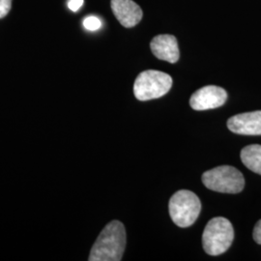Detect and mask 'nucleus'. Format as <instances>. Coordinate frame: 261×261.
<instances>
[{
  "instance_id": "10",
  "label": "nucleus",
  "mask_w": 261,
  "mask_h": 261,
  "mask_svg": "<svg viewBox=\"0 0 261 261\" xmlns=\"http://www.w3.org/2000/svg\"><path fill=\"white\" fill-rule=\"evenodd\" d=\"M240 157L247 168L261 175V145L252 144L244 147Z\"/></svg>"
},
{
  "instance_id": "14",
  "label": "nucleus",
  "mask_w": 261,
  "mask_h": 261,
  "mask_svg": "<svg viewBox=\"0 0 261 261\" xmlns=\"http://www.w3.org/2000/svg\"><path fill=\"white\" fill-rule=\"evenodd\" d=\"M84 5V0H69L68 7L73 12L79 11L80 8Z\"/></svg>"
},
{
  "instance_id": "8",
  "label": "nucleus",
  "mask_w": 261,
  "mask_h": 261,
  "mask_svg": "<svg viewBox=\"0 0 261 261\" xmlns=\"http://www.w3.org/2000/svg\"><path fill=\"white\" fill-rule=\"evenodd\" d=\"M111 6L115 18L124 28H134L142 19V10L133 0H112Z\"/></svg>"
},
{
  "instance_id": "13",
  "label": "nucleus",
  "mask_w": 261,
  "mask_h": 261,
  "mask_svg": "<svg viewBox=\"0 0 261 261\" xmlns=\"http://www.w3.org/2000/svg\"><path fill=\"white\" fill-rule=\"evenodd\" d=\"M252 235H253L254 241L261 245V220H259L255 224V226L253 228V234Z\"/></svg>"
},
{
  "instance_id": "12",
  "label": "nucleus",
  "mask_w": 261,
  "mask_h": 261,
  "mask_svg": "<svg viewBox=\"0 0 261 261\" xmlns=\"http://www.w3.org/2000/svg\"><path fill=\"white\" fill-rule=\"evenodd\" d=\"M12 7V0H0V19L5 18L9 14Z\"/></svg>"
},
{
  "instance_id": "1",
  "label": "nucleus",
  "mask_w": 261,
  "mask_h": 261,
  "mask_svg": "<svg viewBox=\"0 0 261 261\" xmlns=\"http://www.w3.org/2000/svg\"><path fill=\"white\" fill-rule=\"evenodd\" d=\"M125 247V226L119 221H112L105 226L96 242L94 243L88 260H121Z\"/></svg>"
},
{
  "instance_id": "6",
  "label": "nucleus",
  "mask_w": 261,
  "mask_h": 261,
  "mask_svg": "<svg viewBox=\"0 0 261 261\" xmlns=\"http://www.w3.org/2000/svg\"><path fill=\"white\" fill-rule=\"evenodd\" d=\"M227 100L224 88L216 85H207L192 95L190 105L195 111H207L222 107Z\"/></svg>"
},
{
  "instance_id": "7",
  "label": "nucleus",
  "mask_w": 261,
  "mask_h": 261,
  "mask_svg": "<svg viewBox=\"0 0 261 261\" xmlns=\"http://www.w3.org/2000/svg\"><path fill=\"white\" fill-rule=\"evenodd\" d=\"M227 128L237 135L261 136V111L234 115L228 119Z\"/></svg>"
},
{
  "instance_id": "5",
  "label": "nucleus",
  "mask_w": 261,
  "mask_h": 261,
  "mask_svg": "<svg viewBox=\"0 0 261 261\" xmlns=\"http://www.w3.org/2000/svg\"><path fill=\"white\" fill-rule=\"evenodd\" d=\"M172 86L170 75L156 70L141 72L134 84V93L140 101L158 99L168 93Z\"/></svg>"
},
{
  "instance_id": "2",
  "label": "nucleus",
  "mask_w": 261,
  "mask_h": 261,
  "mask_svg": "<svg viewBox=\"0 0 261 261\" xmlns=\"http://www.w3.org/2000/svg\"><path fill=\"white\" fill-rule=\"evenodd\" d=\"M234 229L224 217H216L206 224L202 234V246L209 255H220L226 252L233 242Z\"/></svg>"
},
{
  "instance_id": "4",
  "label": "nucleus",
  "mask_w": 261,
  "mask_h": 261,
  "mask_svg": "<svg viewBox=\"0 0 261 261\" xmlns=\"http://www.w3.org/2000/svg\"><path fill=\"white\" fill-rule=\"evenodd\" d=\"M201 179L207 189L218 193L239 194L245 187L242 173L230 166H221L205 171Z\"/></svg>"
},
{
  "instance_id": "9",
  "label": "nucleus",
  "mask_w": 261,
  "mask_h": 261,
  "mask_svg": "<svg viewBox=\"0 0 261 261\" xmlns=\"http://www.w3.org/2000/svg\"><path fill=\"white\" fill-rule=\"evenodd\" d=\"M153 55L160 60L169 63H176L180 57L176 38L173 35H158L153 38L150 43Z\"/></svg>"
},
{
  "instance_id": "3",
  "label": "nucleus",
  "mask_w": 261,
  "mask_h": 261,
  "mask_svg": "<svg viewBox=\"0 0 261 261\" xmlns=\"http://www.w3.org/2000/svg\"><path fill=\"white\" fill-rule=\"evenodd\" d=\"M169 215L179 227H189L195 224L201 210V202L195 193L188 190L176 192L168 203Z\"/></svg>"
},
{
  "instance_id": "11",
  "label": "nucleus",
  "mask_w": 261,
  "mask_h": 261,
  "mask_svg": "<svg viewBox=\"0 0 261 261\" xmlns=\"http://www.w3.org/2000/svg\"><path fill=\"white\" fill-rule=\"evenodd\" d=\"M84 27L89 31H96L102 27V21L95 16H89L84 19Z\"/></svg>"
}]
</instances>
